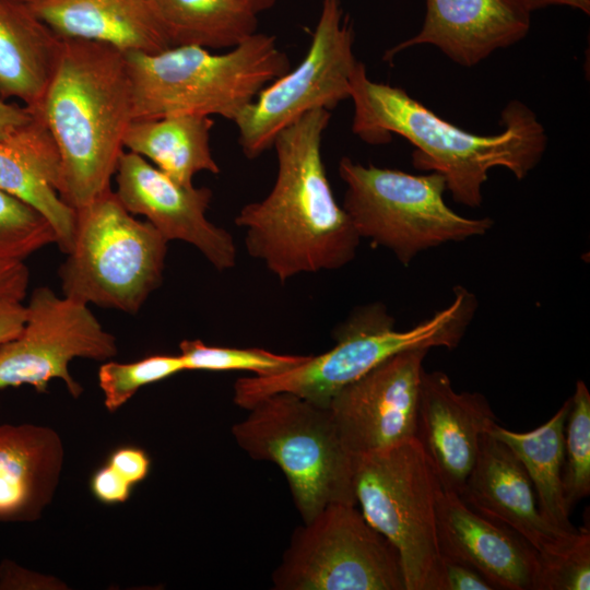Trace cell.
Instances as JSON below:
<instances>
[{"instance_id": "obj_19", "label": "cell", "mask_w": 590, "mask_h": 590, "mask_svg": "<svg viewBox=\"0 0 590 590\" xmlns=\"http://www.w3.org/2000/svg\"><path fill=\"white\" fill-rule=\"evenodd\" d=\"M64 447L51 427L0 424V522L38 520L52 502L64 465Z\"/></svg>"}, {"instance_id": "obj_3", "label": "cell", "mask_w": 590, "mask_h": 590, "mask_svg": "<svg viewBox=\"0 0 590 590\" xmlns=\"http://www.w3.org/2000/svg\"><path fill=\"white\" fill-rule=\"evenodd\" d=\"M126 55L98 42L61 38L38 113L58 150V194L74 211L110 189L133 120Z\"/></svg>"}, {"instance_id": "obj_21", "label": "cell", "mask_w": 590, "mask_h": 590, "mask_svg": "<svg viewBox=\"0 0 590 590\" xmlns=\"http://www.w3.org/2000/svg\"><path fill=\"white\" fill-rule=\"evenodd\" d=\"M13 135L0 141V189L39 211L51 224L57 245L68 253L75 228V211L57 190L60 160L55 141L38 113Z\"/></svg>"}, {"instance_id": "obj_9", "label": "cell", "mask_w": 590, "mask_h": 590, "mask_svg": "<svg viewBox=\"0 0 590 590\" xmlns=\"http://www.w3.org/2000/svg\"><path fill=\"white\" fill-rule=\"evenodd\" d=\"M338 170L345 184L342 208L361 239L387 248L403 266L429 248L485 235L494 225L491 217H465L450 209L438 173L413 175L347 156Z\"/></svg>"}, {"instance_id": "obj_11", "label": "cell", "mask_w": 590, "mask_h": 590, "mask_svg": "<svg viewBox=\"0 0 590 590\" xmlns=\"http://www.w3.org/2000/svg\"><path fill=\"white\" fill-rule=\"evenodd\" d=\"M354 31L340 0H322L303 60L266 85L234 120L247 158L273 146L276 135L306 113L331 111L350 98L356 68Z\"/></svg>"}, {"instance_id": "obj_30", "label": "cell", "mask_w": 590, "mask_h": 590, "mask_svg": "<svg viewBox=\"0 0 590 590\" xmlns=\"http://www.w3.org/2000/svg\"><path fill=\"white\" fill-rule=\"evenodd\" d=\"M590 589V531L579 528V533L566 546L538 554L533 590H589Z\"/></svg>"}, {"instance_id": "obj_32", "label": "cell", "mask_w": 590, "mask_h": 590, "mask_svg": "<svg viewBox=\"0 0 590 590\" xmlns=\"http://www.w3.org/2000/svg\"><path fill=\"white\" fill-rule=\"evenodd\" d=\"M108 463L133 487L143 482L151 469V459L145 450L135 446H122L108 457Z\"/></svg>"}, {"instance_id": "obj_38", "label": "cell", "mask_w": 590, "mask_h": 590, "mask_svg": "<svg viewBox=\"0 0 590 590\" xmlns=\"http://www.w3.org/2000/svg\"><path fill=\"white\" fill-rule=\"evenodd\" d=\"M529 8L534 11L548 5H566L581 12L590 13V0H524Z\"/></svg>"}, {"instance_id": "obj_34", "label": "cell", "mask_w": 590, "mask_h": 590, "mask_svg": "<svg viewBox=\"0 0 590 590\" xmlns=\"http://www.w3.org/2000/svg\"><path fill=\"white\" fill-rule=\"evenodd\" d=\"M446 590H493L492 585L475 569L442 558Z\"/></svg>"}, {"instance_id": "obj_25", "label": "cell", "mask_w": 590, "mask_h": 590, "mask_svg": "<svg viewBox=\"0 0 590 590\" xmlns=\"http://www.w3.org/2000/svg\"><path fill=\"white\" fill-rule=\"evenodd\" d=\"M172 47L233 48L257 32L243 0H154Z\"/></svg>"}, {"instance_id": "obj_1", "label": "cell", "mask_w": 590, "mask_h": 590, "mask_svg": "<svg viewBox=\"0 0 590 590\" xmlns=\"http://www.w3.org/2000/svg\"><path fill=\"white\" fill-rule=\"evenodd\" d=\"M331 119L314 109L275 138L278 172L269 194L244 205L235 224L245 229L249 256L282 283L302 273L338 270L356 256L361 237L337 202L322 161Z\"/></svg>"}, {"instance_id": "obj_14", "label": "cell", "mask_w": 590, "mask_h": 590, "mask_svg": "<svg viewBox=\"0 0 590 590\" xmlns=\"http://www.w3.org/2000/svg\"><path fill=\"white\" fill-rule=\"evenodd\" d=\"M115 179L122 205L144 216L165 239L192 245L217 271L235 267L237 247L232 234L205 215L212 200L210 188L178 184L129 151L122 152Z\"/></svg>"}, {"instance_id": "obj_40", "label": "cell", "mask_w": 590, "mask_h": 590, "mask_svg": "<svg viewBox=\"0 0 590 590\" xmlns=\"http://www.w3.org/2000/svg\"><path fill=\"white\" fill-rule=\"evenodd\" d=\"M23 1H26L28 3H35V2H38V1H42V0H23Z\"/></svg>"}, {"instance_id": "obj_8", "label": "cell", "mask_w": 590, "mask_h": 590, "mask_svg": "<svg viewBox=\"0 0 590 590\" xmlns=\"http://www.w3.org/2000/svg\"><path fill=\"white\" fill-rule=\"evenodd\" d=\"M353 485L364 518L397 550L405 590H446L436 530L441 485L418 440L355 457Z\"/></svg>"}, {"instance_id": "obj_23", "label": "cell", "mask_w": 590, "mask_h": 590, "mask_svg": "<svg viewBox=\"0 0 590 590\" xmlns=\"http://www.w3.org/2000/svg\"><path fill=\"white\" fill-rule=\"evenodd\" d=\"M213 125L211 117L202 115L132 120L123 148L144 157L178 184L191 186L198 173H220L210 146Z\"/></svg>"}, {"instance_id": "obj_18", "label": "cell", "mask_w": 590, "mask_h": 590, "mask_svg": "<svg viewBox=\"0 0 590 590\" xmlns=\"http://www.w3.org/2000/svg\"><path fill=\"white\" fill-rule=\"evenodd\" d=\"M459 496L474 511L521 535L538 554L557 551L579 533L564 535L544 520L521 462L488 433L481 437L475 463Z\"/></svg>"}, {"instance_id": "obj_26", "label": "cell", "mask_w": 590, "mask_h": 590, "mask_svg": "<svg viewBox=\"0 0 590 590\" xmlns=\"http://www.w3.org/2000/svg\"><path fill=\"white\" fill-rule=\"evenodd\" d=\"M179 349L185 370H246L259 377L283 373L309 357L276 354L258 347L212 346L200 340H182Z\"/></svg>"}, {"instance_id": "obj_28", "label": "cell", "mask_w": 590, "mask_h": 590, "mask_svg": "<svg viewBox=\"0 0 590 590\" xmlns=\"http://www.w3.org/2000/svg\"><path fill=\"white\" fill-rule=\"evenodd\" d=\"M57 244L50 222L35 208L0 189V261H24Z\"/></svg>"}, {"instance_id": "obj_12", "label": "cell", "mask_w": 590, "mask_h": 590, "mask_svg": "<svg viewBox=\"0 0 590 590\" xmlns=\"http://www.w3.org/2000/svg\"><path fill=\"white\" fill-rule=\"evenodd\" d=\"M117 353L115 335L87 305L38 286L31 294L22 331L0 345V389L28 385L44 393L52 379H61L79 398L83 388L70 374V362H106Z\"/></svg>"}, {"instance_id": "obj_17", "label": "cell", "mask_w": 590, "mask_h": 590, "mask_svg": "<svg viewBox=\"0 0 590 590\" xmlns=\"http://www.w3.org/2000/svg\"><path fill=\"white\" fill-rule=\"evenodd\" d=\"M532 12L524 0H426L421 31L390 48L384 59L428 44L458 64L473 67L524 38Z\"/></svg>"}, {"instance_id": "obj_33", "label": "cell", "mask_w": 590, "mask_h": 590, "mask_svg": "<svg viewBox=\"0 0 590 590\" xmlns=\"http://www.w3.org/2000/svg\"><path fill=\"white\" fill-rule=\"evenodd\" d=\"M30 284V270L24 261H0V300L23 302Z\"/></svg>"}, {"instance_id": "obj_13", "label": "cell", "mask_w": 590, "mask_h": 590, "mask_svg": "<svg viewBox=\"0 0 590 590\" xmlns=\"http://www.w3.org/2000/svg\"><path fill=\"white\" fill-rule=\"evenodd\" d=\"M429 349L397 353L330 401L339 437L353 457L414 438L423 362Z\"/></svg>"}, {"instance_id": "obj_10", "label": "cell", "mask_w": 590, "mask_h": 590, "mask_svg": "<svg viewBox=\"0 0 590 590\" xmlns=\"http://www.w3.org/2000/svg\"><path fill=\"white\" fill-rule=\"evenodd\" d=\"M356 507L330 504L296 528L273 589L405 590L397 550Z\"/></svg>"}, {"instance_id": "obj_36", "label": "cell", "mask_w": 590, "mask_h": 590, "mask_svg": "<svg viewBox=\"0 0 590 590\" xmlns=\"http://www.w3.org/2000/svg\"><path fill=\"white\" fill-rule=\"evenodd\" d=\"M26 306L19 300H0V345L14 339L22 331Z\"/></svg>"}, {"instance_id": "obj_16", "label": "cell", "mask_w": 590, "mask_h": 590, "mask_svg": "<svg viewBox=\"0 0 590 590\" xmlns=\"http://www.w3.org/2000/svg\"><path fill=\"white\" fill-rule=\"evenodd\" d=\"M436 530L442 558L470 566L494 589L533 590L538 566L533 546L442 487L436 505Z\"/></svg>"}, {"instance_id": "obj_37", "label": "cell", "mask_w": 590, "mask_h": 590, "mask_svg": "<svg viewBox=\"0 0 590 590\" xmlns=\"http://www.w3.org/2000/svg\"><path fill=\"white\" fill-rule=\"evenodd\" d=\"M33 118L34 114L27 107L7 103L0 98V141L13 135Z\"/></svg>"}, {"instance_id": "obj_20", "label": "cell", "mask_w": 590, "mask_h": 590, "mask_svg": "<svg viewBox=\"0 0 590 590\" xmlns=\"http://www.w3.org/2000/svg\"><path fill=\"white\" fill-rule=\"evenodd\" d=\"M31 4L60 38L98 42L125 54H156L172 47L154 0H42Z\"/></svg>"}, {"instance_id": "obj_6", "label": "cell", "mask_w": 590, "mask_h": 590, "mask_svg": "<svg viewBox=\"0 0 590 590\" xmlns=\"http://www.w3.org/2000/svg\"><path fill=\"white\" fill-rule=\"evenodd\" d=\"M232 427L249 457L284 473L304 522L333 503L356 505L354 459L344 448L328 406L290 392L271 394Z\"/></svg>"}, {"instance_id": "obj_5", "label": "cell", "mask_w": 590, "mask_h": 590, "mask_svg": "<svg viewBox=\"0 0 590 590\" xmlns=\"http://www.w3.org/2000/svg\"><path fill=\"white\" fill-rule=\"evenodd\" d=\"M125 55L133 120L216 115L234 122L266 85L291 69L275 37L258 32L223 54L176 46Z\"/></svg>"}, {"instance_id": "obj_27", "label": "cell", "mask_w": 590, "mask_h": 590, "mask_svg": "<svg viewBox=\"0 0 590 590\" xmlns=\"http://www.w3.org/2000/svg\"><path fill=\"white\" fill-rule=\"evenodd\" d=\"M564 429L563 488L569 509L590 493V393L576 382Z\"/></svg>"}, {"instance_id": "obj_35", "label": "cell", "mask_w": 590, "mask_h": 590, "mask_svg": "<svg viewBox=\"0 0 590 590\" xmlns=\"http://www.w3.org/2000/svg\"><path fill=\"white\" fill-rule=\"evenodd\" d=\"M47 588V577L27 570L10 559L0 563V589Z\"/></svg>"}, {"instance_id": "obj_15", "label": "cell", "mask_w": 590, "mask_h": 590, "mask_svg": "<svg viewBox=\"0 0 590 590\" xmlns=\"http://www.w3.org/2000/svg\"><path fill=\"white\" fill-rule=\"evenodd\" d=\"M496 416L480 392H457L447 374L422 373L416 434L442 489L458 495L475 463L480 440Z\"/></svg>"}, {"instance_id": "obj_7", "label": "cell", "mask_w": 590, "mask_h": 590, "mask_svg": "<svg viewBox=\"0 0 590 590\" xmlns=\"http://www.w3.org/2000/svg\"><path fill=\"white\" fill-rule=\"evenodd\" d=\"M75 215L72 246L58 270L63 296L137 314L162 284L168 240L111 189Z\"/></svg>"}, {"instance_id": "obj_39", "label": "cell", "mask_w": 590, "mask_h": 590, "mask_svg": "<svg viewBox=\"0 0 590 590\" xmlns=\"http://www.w3.org/2000/svg\"><path fill=\"white\" fill-rule=\"evenodd\" d=\"M278 0H243V2L257 15L272 8Z\"/></svg>"}, {"instance_id": "obj_31", "label": "cell", "mask_w": 590, "mask_h": 590, "mask_svg": "<svg viewBox=\"0 0 590 590\" xmlns=\"http://www.w3.org/2000/svg\"><path fill=\"white\" fill-rule=\"evenodd\" d=\"M92 495L101 503L115 505L126 503L133 489L108 463L98 468L90 481Z\"/></svg>"}, {"instance_id": "obj_29", "label": "cell", "mask_w": 590, "mask_h": 590, "mask_svg": "<svg viewBox=\"0 0 590 590\" xmlns=\"http://www.w3.org/2000/svg\"><path fill=\"white\" fill-rule=\"evenodd\" d=\"M185 370L179 355H152L133 363L106 361L97 374L108 412H116L144 386Z\"/></svg>"}, {"instance_id": "obj_4", "label": "cell", "mask_w": 590, "mask_h": 590, "mask_svg": "<svg viewBox=\"0 0 590 590\" xmlns=\"http://www.w3.org/2000/svg\"><path fill=\"white\" fill-rule=\"evenodd\" d=\"M477 300L463 286L453 287L451 303L410 329H396L386 306L357 307L334 329L335 345L302 364L267 377H243L234 384V403L249 410L260 400L290 392L321 406L344 387L390 356L411 349H456L470 326Z\"/></svg>"}, {"instance_id": "obj_24", "label": "cell", "mask_w": 590, "mask_h": 590, "mask_svg": "<svg viewBox=\"0 0 590 590\" xmlns=\"http://www.w3.org/2000/svg\"><path fill=\"white\" fill-rule=\"evenodd\" d=\"M570 405L571 398L546 423L531 432H512L497 422L487 432L518 458L532 483L542 517L567 536L579 530L570 521L563 488L564 429Z\"/></svg>"}, {"instance_id": "obj_22", "label": "cell", "mask_w": 590, "mask_h": 590, "mask_svg": "<svg viewBox=\"0 0 590 590\" xmlns=\"http://www.w3.org/2000/svg\"><path fill=\"white\" fill-rule=\"evenodd\" d=\"M61 38L23 0H0V98L36 110L58 60Z\"/></svg>"}, {"instance_id": "obj_2", "label": "cell", "mask_w": 590, "mask_h": 590, "mask_svg": "<svg viewBox=\"0 0 590 590\" xmlns=\"http://www.w3.org/2000/svg\"><path fill=\"white\" fill-rule=\"evenodd\" d=\"M352 131L368 144H387L397 134L415 150L413 166L440 174L452 199L469 208L483 202L488 172L507 168L521 180L540 163L547 137L535 114L511 101L502 113L503 131L468 132L433 113L403 88L375 82L358 61L351 78Z\"/></svg>"}]
</instances>
